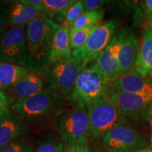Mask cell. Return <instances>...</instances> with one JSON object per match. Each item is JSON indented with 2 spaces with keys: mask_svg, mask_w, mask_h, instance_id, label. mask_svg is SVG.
Masks as SVG:
<instances>
[{
  "mask_svg": "<svg viewBox=\"0 0 152 152\" xmlns=\"http://www.w3.org/2000/svg\"><path fill=\"white\" fill-rule=\"evenodd\" d=\"M60 25L38 18L26 26L27 67L30 71L44 73L49 67L52 38Z\"/></svg>",
  "mask_w": 152,
  "mask_h": 152,
  "instance_id": "6da1fadb",
  "label": "cell"
},
{
  "mask_svg": "<svg viewBox=\"0 0 152 152\" xmlns=\"http://www.w3.org/2000/svg\"><path fill=\"white\" fill-rule=\"evenodd\" d=\"M63 99L49 87L39 94L16 102L10 106L13 112L17 114L29 127L32 123L44 121L63 111H59Z\"/></svg>",
  "mask_w": 152,
  "mask_h": 152,
  "instance_id": "7a4b0ae2",
  "label": "cell"
},
{
  "mask_svg": "<svg viewBox=\"0 0 152 152\" xmlns=\"http://www.w3.org/2000/svg\"><path fill=\"white\" fill-rule=\"evenodd\" d=\"M111 85L91 62L80 73L68 99L73 106L87 109L95 101L108 94Z\"/></svg>",
  "mask_w": 152,
  "mask_h": 152,
  "instance_id": "3957f363",
  "label": "cell"
},
{
  "mask_svg": "<svg viewBox=\"0 0 152 152\" xmlns=\"http://www.w3.org/2000/svg\"><path fill=\"white\" fill-rule=\"evenodd\" d=\"M54 131L66 144H85L90 140V123L87 109L73 106L58 113L52 122Z\"/></svg>",
  "mask_w": 152,
  "mask_h": 152,
  "instance_id": "277c9868",
  "label": "cell"
},
{
  "mask_svg": "<svg viewBox=\"0 0 152 152\" xmlns=\"http://www.w3.org/2000/svg\"><path fill=\"white\" fill-rule=\"evenodd\" d=\"M87 109L90 123V139L93 141L102 140L106 132L125 119L108 94L95 101Z\"/></svg>",
  "mask_w": 152,
  "mask_h": 152,
  "instance_id": "5b68a950",
  "label": "cell"
},
{
  "mask_svg": "<svg viewBox=\"0 0 152 152\" xmlns=\"http://www.w3.org/2000/svg\"><path fill=\"white\" fill-rule=\"evenodd\" d=\"M88 64L73 58H63L49 66L44 74L46 75L49 89L57 93L63 99H68L77 77Z\"/></svg>",
  "mask_w": 152,
  "mask_h": 152,
  "instance_id": "8992f818",
  "label": "cell"
},
{
  "mask_svg": "<svg viewBox=\"0 0 152 152\" xmlns=\"http://www.w3.org/2000/svg\"><path fill=\"white\" fill-rule=\"evenodd\" d=\"M105 149L116 152H133L145 149L147 142L142 134L124 120L102 139Z\"/></svg>",
  "mask_w": 152,
  "mask_h": 152,
  "instance_id": "52a82bcc",
  "label": "cell"
},
{
  "mask_svg": "<svg viewBox=\"0 0 152 152\" xmlns=\"http://www.w3.org/2000/svg\"><path fill=\"white\" fill-rule=\"evenodd\" d=\"M26 26L10 27L0 39V61L26 67Z\"/></svg>",
  "mask_w": 152,
  "mask_h": 152,
  "instance_id": "ba28073f",
  "label": "cell"
},
{
  "mask_svg": "<svg viewBox=\"0 0 152 152\" xmlns=\"http://www.w3.org/2000/svg\"><path fill=\"white\" fill-rule=\"evenodd\" d=\"M118 23L115 19L101 23L83 47L72 51V56L88 64L96 60L113 39Z\"/></svg>",
  "mask_w": 152,
  "mask_h": 152,
  "instance_id": "9c48e42d",
  "label": "cell"
},
{
  "mask_svg": "<svg viewBox=\"0 0 152 152\" xmlns=\"http://www.w3.org/2000/svg\"><path fill=\"white\" fill-rule=\"evenodd\" d=\"M108 95L116 104L123 116L134 120L145 119L152 113V97L114 90L110 87Z\"/></svg>",
  "mask_w": 152,
  "mask_h": 152,
  "instance_id": "30bf717a",
  "label": "cell"
},
{
  "mask_svg": "<svg viewBox=\"0 0 152 152\" xmlns=\"http://www.w3.org/2000/svg\"><path fill=\"white\" fill-rule=\"evenodd\" d=\"M121 47V35L114 36L108 47L92 61L94 65L110 84L121 77L118 63V53Z\"/></svg>",
  "mask_w": 152,
  "mask_h": 152,
  "instance_id": "8fae6325",
  "label": "cell"
},
{
  "mask_svg": "<svg viewBox=\"0 0 152 152\" xmlns=\"http://www.w3.org/2000/svg\"><path fill=\"white\" fill-rule=\"evenodd\" d=\"M121 35V47L118 53V63L121 77L132 71L138 54L139 40L132 30L128 28H122Z\"/></svg>",
  "mask_w": 152,
  "mask_h": 152,
  "instance_id": "7c38bea8",
  "label": "cell"
},
{
  "mask_svg": "<svg viewBox=\"0 0 152 152\" xmlns=\"http://www.w3.org/2000/svg\"><path fill=\"white\" fill-rule=\"evenodd\" d=\"M111 88L120 92L152 97V80L140 75L133 69L112 83Z\"/></svg>",
  "mask_w": 152,
  "mask_h": 152,
  "instance_id": "4fadbf2b",
  "label": "cell"
},
{
  "mask_svg": "<svg viewBox=\"0 0 152 152\" xmlns=\"http://www.w3.org/2000/svg\"><path fill=\"white\" fill-rule=\"evenodd\" d=\"M44 83L38 73L30 71L7 94L9 106L39 94L44 90Z\"/></svg>",
  "mask_w": 152,
  "mask_h": 152,
  "instance_id": "5bb4252c",
  "label": "cell"
},
{
  "mask_svg": "<svg viewBox=\"0 0 152 152\" xmlns=\"http://www.w3.org/2000/svg\"><path fill=\"white\" fill-rule=\"evenodd\" d=\"M28 132L29 127L11 110L0 121V150L15 140L26 137Z\"/></svg>",
  "mask_w": 152,
  "mask_h": 152,
  "instance_id": "9a60e30c",
  "label": "cell"
},
{
  "mask_svg": "<svg viewBox=\"0 0 152 152\" xmlns=\"http://www.w3.org/2000/svg\"><path fill=\"white\" fill-rule=\"evenodd\" d=\"M133 70L144 77H152V35L144 28L139 40L138 54Z\"/></svg>",
  "mask_w": 152,
  "mask_h": 152,
  "instance_id": "2e32d148",
  "label": "cell"
},
{
  "mask_svg": "<svg viewBox=\"0 0 152 152\" xmlns=\"http://www.w3.org/2000/svg\"><path fill=\"white\" fill-rule=\"evenodd\" d=\"M69 26L60 25L52 38L49 64L52 65L60 59L72 57V50L69 45Z\"/></svg>",
  "mask_w": 152,
  "mask_h": 152,
  "instance_id": "e0dca14e",
  "label": "cell"
},
{
  "mask_svg": "<svg viewBox=\"0 0 152 152\" xmlns=\"http://www.w3.org/2000/svg\"><path fill=\"white\" fill-rule=\"evenodd\" d=\"M30 72L27 67L0 61V90L8 94Z\"/></svg>",
  "mask_w": 152,
  "mask_h": 152,
  "instance_id": "ac0fdd59",
  "label": "cell"
},
{
  "mask_svg": "<svg viewBox=\"0 0 152 152\" xmlns=\"http://www.w3.org/2000/svg\"><path fill=\"white\" fill-rule=\"evenodd\" d=\"M42 16V14L40 11L36 10L33 7L25 5L19 1H16L9 10L7 18L9 26L15 27L27 26L35 19L41 18Z\"/></svg>",
  "mask_w": 152,
  "mask_h": 152,
  "instance_id": "d6986e66",
  "label": "cell"
},
{
  "mask_svg": "<svg viewBox=\"0 0 152 152\" xmlns=\"http://www.w3.org/2000/svg\"><path fill=\"white\" fill-rule=\"evenodd\" d=\"M75 2V0H43L42 17L57 24L61 23L66 20L68 9Z\"/></svg>",
  "mask_w": 152,
  "mask_h": 152,
  "instance_id": "ffe728a7",
  "label": "cell"
},
{
  "mask_svg": "<svg viewBox=\"0 0 152 152\" xmlns=\"http://www.w3.org/2000/svg\"><path fill=\"white\" fill-rule=\"evenodd\" d=\"M66 147L54 131L39 138L34 144L33 152H66Z\"/></svg>",
  "mask_w": 152,
  "mask_h": 152,
  "instance_id": "44dd1931",
  "label": "cell"
},
{
  "mask_svg": "<svg viewBox=\"0 0 152 152\" xmlns=\"http://www.w3.org/2000/svg\"><path fill=\"white\" fill-rule=\"evenodd\" d=\"M101 23L82 28H71L69 30V45L72 51L80 48Z\"/></svg>",
  "mask_w": 152,
  "mask_h": 152,
  "instance_id": "7402d4cb",
  "label": "cell"
},
{
  "mask_svg": "<svg viewBox=\"0 0 152 152\" xmlns=\"http://www.w3.org/2000/svg\"><path fill=\"white\" fill-rule=\"evenodd\" d=\"M105 11L104 9L85 11L81 16L75 20L72 25L71 28H82L91 26L96 23H99L100 20L103 19Z\"/></svg>",
  "mask_w": 152,
  "mask_h": 152,
  "instance_id": "603a6c76",
  "label": "cell"
},
{
  "mask_svg": "<svg viewBox=\"0 0 152 152\" xmlns=\"http://www.w3.org/2000/svg\"><path fill=\"white\" fill-rule=\"evenodd\" d=\"M34 144L27 136L19 138L11 142L0 152H33Z\"/></svg>",
  "mask_w": 152,
  "mask_h": 152,
  "instance_id": "cb8c5ba5",
  "label": "cell"
},
{
  "mask_svg": "<svg viewBox=\"0 0 152 152\" xmlns=\"http://www.w3.org/2000/svg\"><path fill=\"white\" fill-rule=\"evenodd\" d=\"M85 11L83 1H75V2L68 9L66 17V23L68 26L72 25L80 16H81Z\"/></svg>",
  "mask_w": 152,
  "mask_h": 152,
  "instance_id": "d4e9b609",
  "label": "cell"
},
{
  "mask_svg": "<svg viewBox=\"0 0 152 152\" xmlns=\"http://www.w3.org/2000/svg\"><path fill=\"white\" fill-rule=\"evenodd\" d=\"M11 111L8 99L3 91L0 90V121Z\"/></svg>",
  "mask_w": 152,
  "mask_h": 152,
  "instance_id": "484cf974",
  "label": "cell"
},
{
  "mask_svg": "<svg viewBox=\"0 0 152 152\" xmlns=\"http://www.w3.org/2000/svg\"><path fill=\"white\" fill-rule=\"evenodd\" d=\"M105 1L103 0H84L83 1L85 11L100 10L105 4Z\"/></svg>",
  "mask_w": 152,
  "mask_h": 152,
  "instance_id": "4316f807",
  "label": "cell"
},
{
  "mask_svg": "<svg viewBox=\"0 0 152 152\" xmlns=\"http://www.w3.org/2000/svg\"><path fill=\"white\" fill-rule=\"evenodd\" d=\"M66 152H91L88 143L66 144Z\"/></svg>",
  "mask_w": 152,
  "mask_h": 152,
  "instance_id": "83f0119b",
  "label": "cell"
},
{
  "mask_svg": "<svg viewBox=\"0 0 152 152\" xmlns=\"http://www.w3.org/2000/svg\"><path fill=\"white\" fill-rule=\"evenodd\" d=\"M20 3L28 6V7H33L36 10L42 12L44 9V3L43 0H20Z\"/></svg>",
  "mask_w": 152,
  "mask_h": 152,
  "instance_id": "f1b7e54d",
  "label": "cell"
},
{
  "mask_svg": "<svg viewBox=\"0 0 152 152\" xmlns=\"http://www.w3.org/2000/svg\"><path fill=\"white\" fill-rule=\"evenodd\" d=\"M9 28L10 27H9L8 22H7V16L0 12V39L8 31Z\"/></svg>",
  "mask_w": 152,
  "mask_h": 152,
  "instance_id": "f546056e",
  "label": "cell"
},
{
  "mask_svg": "<svg viewBox=\"0 0 152 152\" xmlns=\"http://www.w3.org/2000/svg\"><path fill=\"white\" fill-rule=\"evenodd\" d=\"M142 7L144 14L147 18L152 17V0H146L142 1Z\"/></svg>",
  "mask_w": 152,
  "mask_h": 152,
  "instance_id": "4dcf8cb0",
  "label": "cell"
},
{
  "mask_svg": "<svg viewBox=\"0 0 152 152\" xmlns=\"http://www.w3.org/2000/svg\"><path fill=\"white\" fill-rule=\"evenodd\" d=\"M91 151V150H90ZM91 152H116V151H110V150H108L104 148L103 149H96V151H93ZM133 152H152V149H149V148H145V149H143L142 150H140V151H133Z\"/></svg>",
  "mask_w": 152,
  "mask_h": 152,
  "instance_id": "1f68e13d",
  "label": "cell"
},
{
  "mask_svg": "<svg viewBox=\"0 0 152 152\" xmlns=\"http://www.w3.org/2000/svg\"><path fill=\"white\" fill-rule=\"evenodd\" d=\"M144 29H146L147 31H149L152 35V17L149 18H147L145 24H144Z\"/></svg>",
  "mask_w": 152,
  "mask_h": 152,
  "instance_id": "d6a6232c",
  "label": "cell"
},
{
  "mask_svg": "<svg viewBox=\"0 0 152 152\" xmlns=\"http://www.w3.org/2000/svg\"><path fill=\"white\" fill-rule=\"evenodd\" d=\"M151 128H152V122H151ZM151 146H152V135H151Z\"/></svg>",
  "mask_w": 152,
  "mask_h": 152,
  "instance_id": "836d02e7",
  "label": "cell"
},
{
  "mask_svg": "<svg viewBox=\"0 0 152 152\" xmlns=\"http://www.w3.org/2000/svg\"><path fill=\"white\" fill-rule=\"evenodd\" d=\"M151 115H152V113H151Z\"/></svg>",
  "mask_w": 152,
  "mask_h": 152,
  "instance_id": "e575fe53",
  "label": "cell"
}]
</instances>
